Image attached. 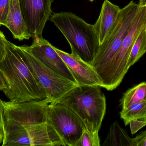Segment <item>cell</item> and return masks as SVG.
Wrapping results in <instances>:
<instances>
[{
    "label": "cell",
    "mask_w": 146,
    "mask_h": 146,
    "mask_svg": "<svg viewBox=\"0 0 146 146\" xmlns=\"http://www.w3.org/2000/svg\"><path fill=\"white\" fill-rule=\"evenodd\" d=\"M0 71L6 82L3 91L10 101L20 103L48 100L35 78L21 46L7 39L6 54L0 62Z\"/></svg>",
    "instance_id": "cell-1"
},
{
    "label": "cell",
    "mask_w": 146,
    "mask_h": 146,
    "mask_svg": "<svg viewBox=\"0 0 146 146\" xmlns=\"http://www.w3.org/2000/svg\"><path fill=\"white\" fill-rule=\"evenodd\" d=\"M49 20L66 39L71 54L91 65L100 49L94 25L71 12L53 13Z\"/></svg>",
    "instance_id": "cell-2"
},
{
    "label": "cell",
    "mask_w": 146,
    "mask_h": 146,
    "mask_svg": "<svg viewBox=\"0 0 146 146\" xmlns=\"http://www.w3.org/2000/svg\"><path fill=\"white\" fill-rule=\"evenodd\" d=\"M139 8L121 47L113 57L97 72L103 81L102 87L109 91L117 88L128 71L129 60L133 45L146 27V3Z\"/></svg>",
    "instance_id": "cell-3"
},
{
    "label": "cell",
    "mask_w": 146,
    "mask_h": 146,
    "mask_svg": "<svg viewBox=\"0 0 146 146\" xmlns=\"http://www.w3.org/2000/svg\"><path fill=\"white\" fill-rule=\"evenodd\" d=\"M100 87L96 85L77 86L56 103L64 105L72 110L88 130L98 132L106 109L105 96Z\"/></svg>",
    "instance_id": "cell-4"
},
{
    "label": "cell",
    "mask_w": 146,
    "mask_h": 146,
    "mask_svg": "<svg viewBox=\"0 0 146 146\" xmlns=\"http://www.w3.org/2000/svg\"><path fill=\"white\" fill-rule=\"evenodd\" d=\"M48 100L23 103L3 101L4 135L28 125L47 122Z\"/></svg>",
    "instance_id": "cell-5"
},
{
    "label": "cell",
    "mask_w": 146,
    "mask_h": 146,
    "mask_svg": "<svg viewBox=\"0 0 146 146\" xmlns=\"http://www.w3.org/2000/svg\"><path fill=\"white\" fill-rule=\"evenodd\" d=\"M139 8V4L132 1L121 9L115 25L104 42L100 46L91 64L96 72L108 62L119 49Z\"/></svg>",
    "instance_id": "cell-6"
},
{
    "label": "cell",
    "mask_w": 146,
    "mask_h": 146,
    "mask_svg": "<svg viewBox=\"0 0 146 146\" xmlns=\"http://www.w3.org/2000/svg\"><path fill=\"white\" fill-rule=\"evenodd\" d=\"M36 79L47 94L49 104H54L78 85L54 71L21 46Z\"/></svg>",
    "instance_id": "cell-7"
},
{
    "label": "cell",
    "mask_w": 146,
    "mask_h": 146,
    "mask_svg": "<svg viewBox=\"0 0 146 146\" xmlns=\"http://www.w3.org/2000/svg\"><path fill=\"white\" fill-rule=\"evenodd\" d=\"M47 119L64 146H74L86 128L72 110L59 103L49 104Z\"/></svg>",
    "instance_id": "cell-8"
},
{
    "label": "cell",
    "mask_w": 146,
    "mask_h": 146,
    "mask_svg": "<svg viewBox=\"0 0 146 146\" xmlns=\"http://www.w3.org/2000/svg\"><path fill=\"white\" fill-rule=\"evenodd\" d=\"M2 145L64 146L47 122L25 126L5 135Z\"/></svg>",
    "instance_id": "cell-9"
},
{
    "label": "cell",
    "mask_w": 146,
    "mask_h": 146,
    "mask_svg": "<svg viewBox=\"0 0 146 146\" xmlns=\"http://www.w3.org/2000/svg\"><path fill=\"white\" fill-rule=\"evenodd\" d=\"M31 37H42L46 22L52 15L54 0H18Z\"/></svg>",
    "instance_id": "cell-10"
},
{
    "label": "cell",
    "mask_w": 146,
    "mask_h": 146,
    "mask_svg": "<svg viewBox=\"0 0 146 146\" xmlns=\"http://www.w3.org/2000/svg\"><path fill=\"white\" fill-rule=\"evenodd\" d=\"M33 39V42L31 46H23V48L47 67L76 82L66 65L54 46L42 37H36Z\"/></svg>",
    "instance_id": "cell-11"
},
{
    "label": "cell",
    "mask_w": 146,
    "mask_h": 146,
    "mask_svg": "<svg viewBox=\"0 0 146 146\" xmlns=\"http://www.w3.org/2000/svg\"><path fill=\"white\" fill-rule=\"evenodd\" d=\"M72 75L78 85L99 86L102 87L103 81L94 67L72 54L54 47Z\"/></svg>",
    "instance_id": "cell-12"
},
{
    "label": "cell",
    "mask_w": 146,
    "mask_h": 146,
    "mask_svg": "<svg viewBox=\"0 0 146 146\" xmlns=\"http://www.w3.org/2000/svg\"><path fill=\"white\" fill-rule=\"evenodd\" d=\"M121 9L108 0L102 4L99 16L94 25L100 46L103 43L115 25Z\"/></svg>",
    "instance_id": "cell-13"
},
{
    "label": "cell",
    "mask_w": 146,
    "mask_h": 146,
    "mask_svg": "<svg viewBox=\"0 0 146 146\" xmlns=\"http://www.w3.org/2000/svg\"><path fill=\"white\" fill-rule=\"evenodd\" d=\"M5 26L11 31L15 39L22 41L31 37L23 19L18 0H11Z\"/></svg>",
    "instance_id": "cell-14"
},
{
    "label": "cell",
    "mask_w": 146,
    "mask_h": 146,
    "mask_svg": "<svg viewBox=\"0 0 146 146\" xmlns=\"http://www.w3.org/2000/svg\"><path fill=\"white\" fill-rule=\"evenodd\" d=\"M132 139L128 135L127 130L123 129L115 121L110 126V129L103 146H132Z\"/></svg>",
    "instance_id": "cell-15"
},
{
    "label": "cell",
    "mask_w": 146,
    "mask_h": 146,
    "mask_svg": "<svg viewBox=\"0 0 146 146\" xmlns=\"http://www.w3.org/2000/svg\"><path fill=\"white\" fill-rule=\"evenodd\" d=\"M146 100V82H141L129 89L120 100L122 109H127L134 104Z\"/></svg>",
    "instance_id": "cell-16"
},
{
    "label": "cell",
    "mask_w": 146,
    "mask_h": 146,
    "mask_svg": "<svg viewBox=\"0 0 146 146\" xmlns=\"http://www.w3.org/2000/svg\"><path fill=\"white\" fill-rule=\"evenodd\" d=\"M120 116L125 126L129 124L133 120L146 121V100L132 105L127 109H122Z\"/></svg>",
    "instance_id": "cell-17"
},
{
    "label": "cell",
    "mask_w": 146,
    "mask_h": 146,
    "mask_svg": "<svg viewBox=\"0 0 146 146\" xmlns=\"http://www.w3.org/2000/svg\"><path fill=\"white\" fill-rule=\"evenodd\" d=\"M146 52V27L141 33L133 45L129 57V68L137 62Z\"/></svg>",
    "instance_id": "cell-18"
},
{
    "label": "cell",
    "mask_w": 146,
    "mask_h": 146,
    "mask_svg": "<svg viewBox=\"0 0 146 146\" xmlns=\"http://www.w3.org/2000/svg\"><path fill=\"white\" fill-rule=\"evenodd\" d=\"M100 140L98 132L89 131L86 128L83 130L81 136L74 146H100Z\"/></svg>",
    "instance_id": "cell-19"
},
{
    "label": "cell",
    "mask_w": 146,
    "mask_h": 146,
    "mask_svg": "<svg viewBox=\"0 0 146 146\" xmlns=\"http://www.w3.org/2000/svg\"><path fill=\"white\" fill-rule=\"evenodd\" d=\"M11 0H0V25H6Z\"/></svg>",
    "instance_id": "cell-20"
},
{
    "label": "cell",
    "mask_w": 146,
    "mask_h": 146,
    "mask_svg": "<svg viewBox=\"0 0 146 146\" xmlns=\"http://www.w3.org/2000/svg\"><path fill=\"white\" fill-rule=\"evenodd\" d=\"M132 146H146V129L132 139Z\"/></svg>",
    "instance_id": "cell-21"
},
{
    "label": "cell",
    "mask_w": 146,
    "mask_h": 146,
    "mask_svg": "<svg viewBox=\"0 0 146 146\" xmlns=\"http://www.w3.org/2000/svg\"><path fill=\"white\" fill-rule=\"evenodd\" d=\"M131 133L132 135L137 133L141 129L146 125V121H139L138 120H133L129 122Z\"/></svg>",
    "instance_id": "cell-22"
},
{
    "label": "cell",
    "mask_w": 146,
    "mask_h": 146,
    "mask_svg": "<svg viewBox=\"0 0 146 146\" xmlns=\"http://www.w3.org/2000/svg\"><path fill=\"white\" fill-rule=\"evenodd\" d=\"M4 34L0 30V62L2 61L6 54V41Z\"/></svg>",
    "instance_id": "cell-23"
},
{
    "label": "cell",
    "mask_w": 146,
    "mask_h": 146,
    "mask_svg": "<svg viewBox=\"0 0 146 146\" xmlns=\"http://www.w3.org/2000/svg\"><path fill=\"white\" fill-rule=\"evenodd\" d=\"M0 129L3 130V101L1 99H0Z\"/></svg>",
    "instance_id": "cell-24"
},
{
    "label": "cell",
    "mask_w": 146,
    "mask_h": 146,
    "mask_svg": "<svg viewBox=\"0 0 146 146\" xmlns=\"http://www.w3.org/2000/svg\"><path fill=\"white\" fill-rule=\"evenodd\" d=\"M6 87V82L4 77L0 71V91H3Z\"/></svg>",
    "instance_id": "cell-25"
},
{
    "label": "cell",
    "mask_w": 146,
    "mask_h": 146,
    "mask_svg": "<svg viewBox=\"0 0 146 146\" xmlns=\"http://www.w3.org/2000/svg\"><path fill=\"white\" fill-rule=\"evenodd\" d=\"M4 137V130L3 129H0V145L3 142Z\"/></svg>",
    "instance_id": "cell-26"
},
{
    "label": "cell",
    "mask_w": 146,
    "mask_h": 146,
    "mask_svg": "<svg viewBox=\"0 0 146 146\" xmlns=\"http://www.w3.org/2000/svg\"><path fill=\"white\" fill-rule=\"evenodd\" d=\"M139 2L144 3H146V0H140Z\"/></svg>",
    "instance_id": "cell-27"
},
{
    "label": "cell",
    "mask_w": 146,
    "mask_h": 146,
    "mask_svg": "<svg viewBox=\"0 0 146 146\" xmlns=\"http://www.w3.org/2000/svg\"><path fill=\"white\" fill-rule=\"evenodd\" d=\"M89 1H90L91 2H93L94 1V0H89Z\"/></svg>",
    "instance_id": "cell-28"
}]
</instances>
